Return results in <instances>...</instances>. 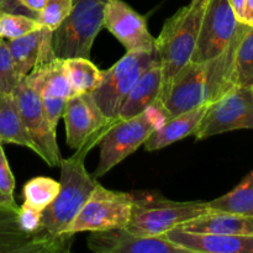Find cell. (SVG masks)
I'll return each instance as SVG.
<instances>
[{"mask_svg": "<svg viewBox=\"0 0 253 253\" xmlns=\"http://www.w3.org/2000/svg\"><path fill=\"white\" fill-rule=\"evenodd\" d=\"M249 27L246 25L219 56L202 63L189 62L178 72L158 100L168 119L198 106L209 105L236 85L237 46Z\"/></svg>", "mask_w": 253, "mask_h": 253, "instance_id": "cell-1", "label": "cell"}, {"mask_svg": "<svg viewBox=\"0 0 253 253\" xmlns=\"http://www.w3.org/2000/svg\"><path fill=\"white\" fill-rule=\"evenodd\" d=\"M113 124L91 135L72 157L61 161L59 192L56 199L42 211L40 229L42 236L49 240L73 237V235L67 234V230L98 184L95 178L90 177L86 170L84 161L86 155L99 145Z\"/></svg>", "mask_w": 253, "mask_h": 253, "instance_id": "cell-2", "label": "cell"}, {"mask_svg": "<svg viewBox=\"0 0 253 253\" xmlns=\"http://www.w3.org/2000/svg\"><path fill=\"white\" fill-rule=\"evenodd\" d=\"M208 1L192 0L180 7L165 22L160 36L156 39L155 49L162 69L161 94L167 90L178 72L192 59Z\"/></svg>", "mask_w": 253, "mask_h": 253, "instance_id": "cell-3", "label": "cell"}, {"mask_svg": "<svg viewBox=\"0 0 253 253\" xmlns=\"http://www.w3.org/2000/svg\"><path fill=\"white\" fill-rule=\"evenodd\" d=\"M207 202H173L158 193L132 194V209L126 229L141 237L163 236L209 211Z\"/></svg>", "mask_w": 253, "mask_h": 253, "instance_id": "cell-4", "label": "cell"}, {"mask_svg": "<svg viewBox=\"0 0 253 253\" xmlns=\"http://www.w3.org/2000/svg\"><path fill=\"white\" fill-rule=\"evenodd\" d=\"M167 119V114L160 101L133 118L125 120L116 119L99 142L100 158L94 178L105 175L126 157L132 155Z\"/></svg>", "mask_w": 253, "mask_h": 253, "instance_id": "cell-5", "label": "cell"}, {"mask_svg": "<svg viewBox=\"0 0 253 253\" xmlns=\"http://www.w3.org/2000/svg\"><path fill=\"white\" fill-rule=\"evenodd\" d=\"M110 0H72L68 16L52 32V48L57 58H89L94 40L104 27Z\"/></svg>", "mask_w": 253, "mask_h": 253, "instance_id": "cell-6", "label": "cell"}, {"mask_svg": "<svg viewBox=\"0 0 253 253\" xmlns=\"http://www.w3.org/2000/svg\"><path fill=\"white\" fill-rule=\"evenodd\" d=\"M160 62L156 49L128 51L108 71H103L99 85L90 93L103 114L108 118H118L121 104L141 74Z\"/></svg>", "mask_w": 253, "mask_h": 253, "instance_id": "cell-7", "label": "cell"}, {"mask_svg": "<svg viewBox=\"0 0 253 253\" xmlns=\"http://www.w3.org/2000/svg\"><path fill=\"white\" fill-rule=\"evenodd\" d=\"M132 209V194L110 190L96 184L81 211L78 212L67 234L104 231L126 227L130 221Z\"/></svg>", "mask_w": 253, "mask_h": 253, "instance_id": "cell-8", "label": "cell"}, {"mask_svg": "<svg viewBox=\"0 0 253 253\" xmlns=\"http://www.w3.org/2000/svg\"><path fill=\"white\" fill-rule=\"evenodd\" d=\"M240 128L253 130V86L236 84L208 105L194 136L204 140Z\"/></svg>", "mask_w": 253, "mask_h": 253, "instance_id": "cell-9", "label": "cell"}, {"mask_svg": "<svg viewBox=\"0 0 253 253\" xmlns=\"http://www.w3.org/2000/svg\"><path fill=\"white\" fill-rule=\"evenodd\" d=\"M21 115L25 128L35 146V153L40 156L49 167L61 165L62 156L56 137V128L49 125L41 95L22 79L11 93Z\"/></svg>", "mask_w": 253, "mask_h": 253, "instance_id": "cell-10", "label": "cell"}, {"mask_svg": "<svg viewBox=\"0 0 253 253\" xmlns=\"http://www.w3.org/2000/svg\"><path fill=\"white\" fill-rule=\"evenodd\" d=\"M245 26L227 0H209L190 62L202 63L219 56Z\"/></svg>", "mask_w": 253, "mask_h": 253, "instance_id": "cell-11", "label": "cell"}, {"mask_svg": "<svg viewBox=\"0 0 253 253\" xmlns=\"http://www.w3.org/2000/svg\"><path fill=\"white\" fill-rule=\"evenodd\" d=\"M89 250L96 253H189L163 236L141 237L126 227L91 231L86 240Z\"/></svg>", "mask_w": 253, "mask_h": 253, "instance_id": "cell-12", "label": "cell"}, {"mask_svg": "<svg viewBox=\"0 0 253 253\" xmlns=\"http://www.w3.org/2000/svg\"><path fill=\"white\" fill-rule=\"evenodd\" d=\"M62 118L66 125V142L73 150H78L91 135L115 121L99 109L90 93L77 94L67 99Z\"/></svg>", "mask_w": 253, "mask_h": 253, "instance_id": "cell-13", "label": "cell"}, {"mask_svg": "<svg viewBox=\"0 0 253 253\" xmlns=\"http://www.w3.org/2000/svg\"><path fill=\"white\" fill-rule=\"evenodd\" d=\"M104 27L121 42L127 52L155 49L156 39L148 31L145 17L123 0H110L108 2Z\"/></svg>", "mask_w": 253, "mask_h": 253, "instance_id": "cell-14", "label": "cell"}, {"mask_svg": "<svg viewBox=\"0 0 253 253\" xmlns=\"http://www.w3.org/2000/svg\"><path fill=\"white\" fill-rule=\"evenodd\" d=\"M165 236L189 253H253V235L197 234L175 227Z\"/></svg>", "mask_w": 253, "mask_h": 253, "instance_id": "cell-15", "label": "cell"}, {"mask_svg": "<svg viewBox=\"0 0 253 253\" xmlns=\"http://www.w3.org/2000/svg\"><path fill=\"white\" fill-rule=\"evenodd\" d=\"M10 52L17 76L24 79L37 64L53 59L52 31L42 26L39 30L14 40H7Z\"/></svg>", "mask_w": 253, "mask_h": 253, "instance_id": "cell-16", "label": "cell"}, {"mask_svg": "<svg viewBox=\"0 0 253 253\" xmlns=\"http://www.w3.org/2000/svg\"><path fill=\"white\" fill-rule=\"evenodd\" d=\"M161 90H162V69H161V63L157 62L146 69L137 82L133 84L124 103L121 104L118 118L125 120L143 113L146 109L155 105L160 100Z\"/></svg>", "mask_w": 253, "mask_h": 253, "instance_id": "cell-17", "label": "cell"}, {"mask_svg": "<svg viewBox=\"0 0 253 253\" xmlns=\"http://www.w3.org/2000/svg\"><path fill=\"white\" fill-rule=\"evenodd\" d=\"M24 79L42 98L69 99L76 95L64 68L63 59L57 57L37 64Z\"/></svg>", "mask_w": 253, "mask_h": 253, "instance_id": "cell-18", "label": "cell"}, {"mask_svg": "<svg viewBox=\"0 0 253 253\" xmlns=\"http://www.w3.org/2000/svg\"><path fill=\"white\" fill-rule=\"evenodd\" d=\"M178 227L197 234L253 235V217L210 209Z\"/></svg>", "mask_w": 253, "mask_h": 253, "instance_id": "cell-19", "label": "cell"}, {"mask_svg": "<svg viewBox=\"0 0 253 253\" xmlns=\"http://www.w3.org/2000/svg\"><path fill=\"white\" fill-rule=\"evenodd\" d=\"M207 108L208 105L198 106L192 110H188L185 113L178 114V115L167 119L163 123V125L156 128L151 133L150 137L146 140V142L143 143L146 150H161V148L167 147V146L183 140L188 136L194 135Z\"/></svg>", "mask_w": 253, "mask_h": 253, "instance_id": "cell-20", "label": "cell"}, {"mask_svg": "<svg viewBox=\"0 0 253 253\" xmlns=\"http://www.w3.org/2000/svg\"><path fill=\"white\" fill-rule=\"evenodd\" d=\"M0 142L24 146L35 152V146L11 94H0Z\"/></svg>", "mask_w": 253, "mask_h": 253, "instance_id": "cell-21", "label": "cell"}, {"mask_svg": "<svg viewBox=\"0 0 253 253\" xmlns=\"http://www.w3.org/2000/svg\"><path fill=\"white\" fill-rule=\"evenodd\" d=\"M207 203L212 210L253 217V170L234 190Z\"/></svg>", "mask_w": 253, "mask_h": 253, "instance_id": "cell-22", "label": "cell"}, {"mask_svg": "<svg viewBox=\"0 0 253 253\" xmlns=\"http://www.w3.org/2000/svg\"><path fill=\"white\" fill-rule=\"evenodd\" d=\"M63 63L76 95L91 93L100 83L103 71L96 68L89 58L74 57L63 59Z\"/></svg>", "mask_w": 253, "mask_h": 253, "instance_id": "cell-23", "label": "cell"}, {"mask_svg": "<svg viewBox=\"0 0 253 253\" xmlns=\"http://www.w3.org/2000/svg\"><path fill=\"white\" fill-rule=\"evenodd\" d=\"M59 192V182L52 178L36 177L30 179L24 185V203L39 211H43Z\"/></svg>", "mask_w": 253, "mask_h": 253, "instance_id": "cell-24", "label": "cell"}, {"mask_svg": "<svg viewBox=\"0 0 253 253\" xmlns=\"http://www.w3.org/2000/svg\"><path fill=\"white\" fill-rule=\"evenodd\" d=\"M42 27L39 20L31 15L0 11V39L14 40Z\"/></svg>", "mask_w": 253, "mask_h": 253, "instance_id": "cell-25", "label": "cell"}, {"mask_svg": "<svg viewBox=\"0 0 253 253\" xmlns=\"http://www.w3.org/2000/svg\"><path fill=\"white\" fill-rule=\"evenodd\" d=\"M235 78L236 84L253 86V27H249L237 46Z\"/></svg>", "mask_w": 253, "mask_h": 253, "instance_id": "cell-26", "label": "cell"}, {"mask_svg": "<svg viewBox=\"0 0 253 253\" xmlns=\"http://www.w3.org/2000/svg\"><path fill=\"white\" fill-rule=\"evenodd\" d=\"M72 9V0H47L41 11L36 15L42 26L52 32L63 22Z\"/></svg>", "mask_w": 253, "mask_h": 253, "instance_id": "cell-27", "label": "cell"}, {"mask_svg": "<svg viewBox=\"0 0 253 253\" xmlns=\"http://www.w3.org/2000/svg\"><path fill=\"white\" fill-rule=\"evenodd\" d=\"M21 81L15 71L6 42L0 39V94H11Z\"/></svg>", "mask_w": 253, "mask_h": 253, "instance_id": "cell-28", "label": "cell"}, {"mask_svg": "<svg viewBox=\"0 0 253 253\" xmlns=\"http://www.w3.org/2000/svg\"><path fill=\"white\" fill-rule=\"evenodd\" d=\"M14 189H15V178L10 169L9 162L5 156L2 142H0V193L14 200Z\"/></svg>", "mask_w": 253, "mask_h": 253, "instance_id": "cell-29", "label": "cell"}, {"mask_svg": "<svg viewBox=\"0 0 253 253\" xmlns=\"http://www.w3.org/2000/svg\"><path fill=\"white\" fill-rule=\"evenodd\" d=\"M41 100H42V108H43L44 115H46L49 125H51L53 128H56L57 125H58L59 119H61L62 115H63L67 99L48 98V96L42 98L41 96Z\"/></svg>", "mask_w": 253, "mask_h": 253, "instance_id": "cell-30", "label": "cell"}, {"mask_svg": "<svg viewBox=\"0 0 253 253\" xmlns=\"http://www.w3.org/2000/svg\"><path fill=\"white\" fill-rule=\"evenodd\" d=\"M0 11L31 15L29 11H26V10L19 4L17 0H0ZM31 16H34V15H31Z\"/></svg>", "mask_w": 253, "mask_h": 253, "instance_id": "cell-31", "label": "cell"}, {"mask_svg": "<svg viewBox=\"0 0 253 253\" xmlns=\"http://www.w3.org/2000/svg\"><path fill=\"white\" fill-rule=\"evenodd\" d=\"M19 4L24 7L26 11H29L30 14L34 15L36 17V15L39 14L42 10V7L44 6L47 0H17Z\"/></svg>", "mask_w": 253, "mask_h": 253, "instance_id": "cell-32", "label": "cell"}, {"mask_svg": "<svg viewBox=\"0 0 253 253\" xmlns=\"http://www.w3.org/2000/svg\"><path fill=\"white\" fill-rule=\"evenodd\" d=\"M242 24L253 27V0H245Z\"/></svg>", "mask_w": 253, "mask_h": 253, "instance_id": "cell-33", "label": "cell"}, {"mask_svg": "<svg viewBox=\"0 0 253 253\" xmlns=\"http://www.w3.org/2000/svg\"><path fill=\"white\" fill-rule=\"evenodd\" d=\"M230 6L234 10L235 15H236L237 20L242 22V16H244V6H245V0H227Z\"/></svg>", "mask_w": 253, "mask_h": 253, "instance_id": "cell-34", "label": "cell"}, {"mask_svg": "<svg viewBox=\"0 0 253 253\" xmlns=\"http://www.w3.org/2000/svg\"><path fill=\"white\" fill-rule=\"evenodd\" d=\"M15 200H10L5 195L0 193V208H7V207H15Z\"/></svg>", "mask_w": 253, "mask_h": 253, "instance_id": "cell-35", "label": "cell"}]
</instances>
